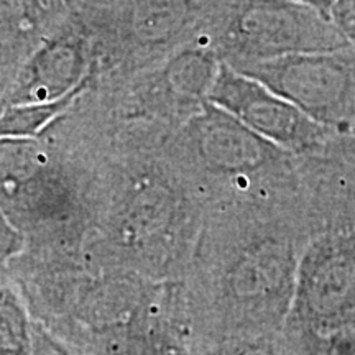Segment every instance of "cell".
<instances>
[{
    "instance_id": "9c48e42d",
    "label": "cell",
    "mask_w": 355,
    "mask_h": 355,
    "mask_svg": "<svg viewBox=\"0 0 355 355\" xmlns=\"http://www.w3.org/2000/svg\"><path fill=\"white\" fill-rule=\"evenodd\" d=\"M209 101L296 157L321 152L336 133L266 84L227 63H220Z\"/></svg>"
},
{
    "instance_id": "8fae6325",
    "label": "cell",
    "mask_w": 355,
    "mask_h": 355,
    "mask_svg": "<svg viewBox=\"0 0 355 355\" xmlns=\"http://www.w3.org/2000/svg\"><path fill=\"white\" fill-rule=\"evenodd\" d=\"M96 78V69L92 66V74L86 83L81 84L68 96L50 102H32V104L6 105L0 110V140L2 139H38L63 117L73 105L86 94Z\"/></svg>"
},
{
    "instance_id": "7c38bea8",
    "label": "cell",
    "mask_w": 355,
    "mask_h": 355,
    "mask_svg": "<svg viewBox=\"0 0 355 355\" xmlns=\"http://www.w3.org/2000/svg\"><path fill=\"white\" fill-rule=\"evenodd\" d=\"M33 316L7 268H0V355H28Z\"/></svg>"
},
{
    "instance_id": "4fadbf2b",
    "label": "cell",
    "mask_w": 355,
    "mask_h": 355,
    "mask_svg": "<svg viewBox=\"0 0 355 355\" xmlns=\"http://www.w3.org/2000/svg\"><path fill=\"white\" fill-rule=\"evenodd\" d=\"M44 37L25 0H0V61L20 68Z\"/></svg>"
},
{
    "instance_id": "9a60e30c",
    "label": "cell",
    "mask_w": 355,
    "mask_h": 355,
    "mask_svg": "<svg viewBox=\"0 0 355 355\" xmlns=\"http://www.w3.org/2000/svg\"><path fill=\"white\" fill-rule=\"evenodd\" d=\"M40 30L46 35L68 17L69 0H25Z\"/></svg>"
},
{
    "instance_id": "5bb4252c",
    "label": "cell",
    "mask_w": 355,
    "mask_h": 355,
    "mask_svg": "<svg viewBox=\"0 0 355 355\" xmlns=\"http://www.w3.org/2000/svg\"><path fill=\"white\" fill-rule=\"evenodd\" d=\"M28 247L25 234L0 211V268H7Z\"/></svg>"
},
{
    "instance_id": "7a4b0ae2",
    "label": "cell",
    "mask_w": 355,
    "mask_h": 355,
    "mask_svg": "<svg viewBox=\"0 0 355 355\" xmlns=\"http://www.w3.org/2000/svg\"><path fill=\"white\" fill-rule=\"evenodd\" d=\"M202 220V202L162 150L107 153L101 209L84 259L158 282L183 279Z\"/></svg>"
},
{
    "instance_id": "5b68a950",
    "label": "cell",
    "mask_w": 355,
    "mask_h": 355,
    "mask_svg": "<svg viewBox=\"0 0 355 355\" xmlns=\"http://www.w3.org/2000/svg\"><path fill=\"white\" fill-rule=\"evenodd\" d=\"M194 38L229 66L350 48L334 21L293 0H207Z\"/></svg>"
},
{
    "instance_id": "52a82bcc",
    "label": "cell",
    "mask_w": 355,
    "mask_h": 355,
    "mask_svg": "<svg viewBox=\"0 0 355 355\" xmlns=\"http://www.w3.org/2000/svg\"><path fill=\"white\" fill-rule=\"evenodd\" d=\"M285 324L318 340L355 327V220L306 242Z\"/></svg>"
},
{
    "instance_id": "ac0fdd59",
    "label": "cell",
    "mask_w": 355,
    "mask_h": 355,
    "mask_svg": "<svg viewBox=\"0 0 355 355\" xmlns=\"http://www.w3.org/2000/svg\"><path fill=\"white\" fill-rule=\"evenodd\" d=\"M293 2L303 3V6H308L314 10L321 13V15L326 17V19L331 20V8H332V2L334 0H293Z\"/></svg>"
},
{
    "instance_id": "ba28073f",
    "label": "cell",
    "mask_w": 355,
    "mask_h": 355,
    "mask_svg": "<svg viewBox=\"0 0 355 355\" xmlns=\"http://www.w3.org/2000/svg\"><path fill=\"white\" fill-rule=\"evenodd\" d=\"M235 69L266 84L324 127L343 132L355 122L352 46L272 58Z\"/></svg>"
},
{
    "instance_id": "3957f363",
    "label": "cell",
    "mask_w": 355,
    "mask_h": 355,
    "mask_svg": "<svg viewBox=\"0 0 355 355\" xmlns=\"http://www.w3.org/2000/svg\"><path fill=\"white\" fill-rule=\"evenodd\" d=\"M63 122V121H61ZM104 193V155L63 122L38 139L0 140V211L26 250L84 257Z\"/></svg>"
},
{
    "instance_id": "e0dca14e",
    "label": "cell",
    "mask_w": 355,
    "mask_h": 355,
    "mask_svg": "<svg viewBox=\"0 0 355 355\" xmlns=\"http://www.w3.org/2000/svg\"><path fill=\"white\" fill-rule=\"evenodd\" d=\"M115 0H69V7L76 10H97L112 6Z\"/></svg>"
},
{
    "instance_id": "30bf717a",
    "label": "cell",
    "mask_w": 355,
    "mask_h": 355,
    "mask_svg": "<svg viewBox=\"0 0 355 355\" xmlns=\"http://www.w3.org/2000/svg\"><path fill=\"white\" fill-rule=\"evenodd\" d=\"M94 42L76 10L44 35L25 58L8 87L6 105L61 99L91 78Z\"/></svg>"
},
{
    "instance_id": "2e32d148",
    "label": "cell",
    "mask_w": 355,
    "mask_h": 355,
    "mask_svg": "<svg viewBox=\"0 0 355 355\" xmlns=\"http://www.w3.org/2000/svg\"><path fill=\"white\" fill-rule=\"evenodd\" d=\"M331 20L355 48V0H334L331 8Z\"/></svg>"
},
{
    "instance_id": "6da1fadb",
    "label": "cell",
    "mask_w": 355,
    "mask_h": 355,
    "mask_svg": "<svg viewBox=\"0 0 355 355\" xmlns=\"http://www.w3.org/2000/svg\"><path fill=\"white\" fill-rule=\"evenodd\" d=\"M309 237L303 207L204 212L183 278L191 327L198 326L219 340L282 329Z\"/></svg>"
},
{
    "instance_id": "8992f818",
    "label": "cell",
    "mask_w": 355,
    "mask_h": 355,
    "mask_svg": "<svg viewBox=\"0 0 355 355\" xmlns=\"http://www.w3.org/2000/svg\"><path fill=\"white\" fill-rule=\"evenodd\" d=\"M207 0H115L78 10L94 42L96 83L127 81L198 35Z\"/></svg>"
},
{
    "instance_id": "277c9868",
    "label": "cell",
    "mask_w": 355,
    "mask_h": 355,
    "mask_svg": "<svg viewBox=\"0 0 355 355\" xmlns=\"http://www.w3.org/2000/svg\"><path fill=\"white\" fill-rule=\"evenodd\" d=\"M204 212L227 207H306L301 158L207 101L163 145Z\"/></svg>"
}]
</instances>
